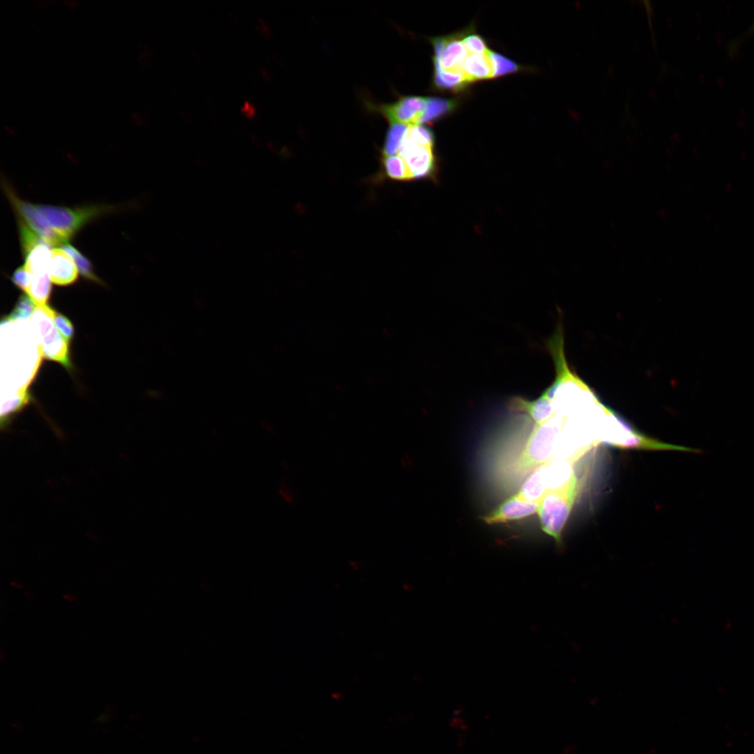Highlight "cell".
<instances>
[{
  "label": "cell",
  "mask_w": 754,
  "mask_h": 754,
  "mask_svg": "<svg viewBox=\"0 0 754 754\" xmlns=\"http://www.w3.org/2000/svg\"><path fill=\"white\" fill-rule=\"evenodd\" d=\"M508 408L514 413L527 414L535 424L546 422L556 411L554 401L544 394L531 401L522 397H512L508 402Z\"/></svg>",
  "instance_id": "30bf717a"
},
{
  "label": "cell",
  "mask_w": 754,
  "mask_h": 754,
  "mask_svg": "<svg viewBox=\"0 0 754 754\" xmlns=\"http://www.w3.org/2000/svg\"><path fill=\"white\" fill-rule=\"evenodd\" d=\"M542 424H534L519 454L508 468L515 480L526 478L538 466L550 462L554 448L566 419L556 413Z\"/></svg>",
  "instance_id": "6da1fadb"
},
{
  "label": "cell",
  "mask_w": 754,
  "mask_h": 754,
  "mask_svg": "<svg viewBox=\"0 0 754 754\" xmlns=\"http://www.w3.org/2000/svg\"><path fill=\"white\" fill-rule=\"evenodd\" d=\"M61 248L64 250L73 259L80 274L87 280L91 282L103 284L101 279L96 275L91 262L73 246L66 243Z\"/></svg>",
  "instance_id": "44dd1931"
},
{
  "label": "cell",
  "mask_w": 754,
  "mask_h": 754,
  "mask_svg": "<svg viewBox=\"0 0 754 754\" xmlns=\"http://www.w3.org/2000/svg\"><path fill=\"white\" fill-rule=\"evenodd\" d=\"M36 307L38 306L31 298L28 295L22 294L18 297L12 311L2 318L1 324L17 320L27 319L33 316L37 309Z\"/></svg>",
  "instance_id": "cb8c5ba5"
},
{
  "label": "cell",
  "mask_w": 754,
  "mask_h": 754,
  "mask_svg": "<svg viewBox=\"0 0 754 754\" xmlns=\"http://www.w3.org/2000/svg\"><path fill=\"white\" fill-rule=\"evenodd\" d=\"M754 33V22L748 29V30L743 34L738 39L734 40L728 45V50L730 54H732L737 52L741 43L744 39L748 37L750 35Z\"/></svg>",
  "instance_id": "f546056e"
},
{
  "label": "cell",
  "mask_w": 754,
  "mask_h": 754,
  "mask_svg": "<svg viewBox=\"0 0 754 754\" xmlns=\"http://www.w3.org/2000/svg\"><path fill=\"white\" fill-rule=\"evenodd\" d=\"M281 494L283 498L289 503H293L296 501V493L295 490L290 487L289 485L283 483L280 489Z\"/></svg>",
  "instance_id": "4dcf8cb0"
},
{
  "label": "cell",
  "mask_w": 754,
  "mask_h": 754,
  "mask_svg": "<svg viewBox=\"0 0 754 754\" xmlns=\"http://www.w3.org/2000/svg\"><path fill=\"white\" fill-rule=\"evenodd\" d=\"M31 401L27 387H22L17 393V397L9 399L3 403L1 408V427L6 429L11 420L20 413Z\"/></svg>",
  "instance_id": "ac0fdd59"
},
{
  "label": "cell",
  "mask_w": 754,
  "mask_h": 754,
  "mask_svg": "<svg viewBox=\"0 0 754 754\" xmlns=\"http://www.w3.org/2000/svg\"><path fill=\"white\" fill-rule=\"evenodd\" d=\"M382 170L385 177L394 181L407 182L412 177L404 159L399 156H382Z\"/></svg>",
  "instance_id": "ffe728a7"
},
{
  "label": "cell",
  "mask_w": 754,
  "mask_h": 754,
  "mask_svg": "<svg viewBox=\"0 0 754 754\" xmlns=\"http://www.w3.org/2000/svg\"><path fill=\"white\" fill-rule=\"evenodd\" d=\"M1 184L5 194L13 209L36 234L53 246L66 244L55 232L47 221L39 212L36 204L31 203L19 197L14 189L5 179H1Z\"/></svg>",
  "instance_id": "5b68a950"
},
{
  "label": "cell",
  "mask_w": 754,
  "mask_h": 754,
  "mask_svg": "<svg viewBox=\"0 0 754 754\" xmlns=\"http://www.w3.org/2000/svg\"><path fill=\"white\" fill-rule=\"evenodd\" d=\"M48 272L51 281L60 286L72 285L78 278L77 266L71 257L61 248L52 249Z\"/></svg>",
  "instance_id": "7c38bea8"
},
{
  "label": "cell",
  "mask_w": 754,
  "mask_h": 754,
  "mask_svg": "<svg viewBox=\"0 0 754 754\" xmlns=\"http://www.w3.org/2000/svg\"><path fill=\"white\" fill-rule=\"evenodd\" d=\"M64 597H66L65 598L67 599L68 600H71V601L74 600L73 596H70L68 594L66 595Z\"/></svg>",
  "instance_id": "836d02e7"
},
{
  "label": "cell",
  "mask_w": 754,
  "mask_h": 754,
  "mask_svg": "<svg viewBox=\"0 0 754 754\" xmlns=\"http://www.w3.org/2000/svg\"><path fill=\"white\" fill-rule=\"evenodd\" d=\"M463 34L431 39L434 50V62L446 71L462 73L468 51L462 41Z\"/></svg>",
  "instance_id": "8992f818"
},
{
  "label": "cell",
  "mask_w": 754,
  "mask_h": 754,
  "mask_svg": "<svg viewBox=\"0 0 754 754\" xmlns=\"http://www.w3.org/2000/svg\"><path fill=\"white\" fill-rule=\"evenodd\" d=\"M434 63V84L437 89L458 92L470 83L462 73L444 71L438 63Z\"/></svg>",
  "instance_id": "2e32d148"
},
{
  "label": "cell",
  "mask_w": 754,
  "mask_h": 754,
  "mask_svg": "<svg viewBox=\"0 0 754 754\" xmlns=\"http://www.w3.org/2000/svg\"><path fill=\"white\" fill-rule=\"evenodd\" d=\"M609 445L623 450H674L693 454L704 453L701 449L659 441L642 434L635 428L630 431L628 438L623 442L610 443Z\"/></svg>",
  "instance_id": "8fae6325"
},
{
  "label": "cell",
  "mask_w": 754,
  "mask_h": 754,
  "mask_svg": "<svg viewBox=\"0 0 754 754\" xmlns=\"http://www.w3.org/2000/svg\"><path fill=\"white\" fill-rule=\"evenodd\" d=\"M10 279L16 287L27 293L31 283L33 275L23 265L15 269Z\"/></svg>",
  "instance_id": "f1b7e54d"
},
{
  "label": "cell",
  "mask_w": 754,
  "mask_h": 754,
  "mask_svg": "<svg viewBox=\"0 0 754 754\" xmlns=\"http://www.w3.org/2000/svg\"><path fill=\"white\" fill-rule=\"evenodd\" d=\"M36 205L66 244L90 222L117 210L116 207L110 205H89L73 207L45 204Z\"/></svg>",
  "instance_id": "3957f363"
},
{
  "label": "cell",
  "mask_w": 754,
  "mask_h": 754,
  "mask_svg": "<svg viewBox=\"0 0 754 754\" xmlns=\"http://www.w3.org/2000/svg\"><path fill=\"white\" fill-rule=\"evenodd\" d=\"M50 314L54 327L61 335L69 343L74 336V327L71 321L64 315L50 309Z\"/></svg>",
  "instance_id": "4316f807"
},
{
  "label": "cell",
  "mask_w": 754,
  "mask_h": 754,
  "mask_svg": "<svg viewBox=\"0 0 754 754\" xmlns=\"http://www.w3.org/2000/svg\"><path fill=\"white\" fill-rule=\"evenodd\" d=\"M427 98L417 96H400L396 101L378 107V110L391 124L418 125L424 113Z\"/></svg>",
  "instance_id": "52a82bcc"
},
{
  "label": "cell",
  "mask_w": 754,
  "mask_h": 754,
  "mask_svg": "<svg viewBox=\"0 0 754 754\" xmlns=\"http://www.w3.org/2000/svg\"><path fill=\"white\" fill-rule=\"evenodd\" d=\"M462 41L471 54H485L488 52L486 42L481 36L475 33L463 34Z\"/></svg>",
  "instance_id": "83f0119b"
},
{
  "label": "cell",
  "mask_w": 754,
  "mask_h": 754,
  "mask_svg": "<svg viewBox=\"0 0 754 754\" xmlns=\"http://www.w3.org/2000/svg\"><path fill=\"white\" fill-rule=\"evenodd\" d=\"M434 141V133L429 128L419 124L409 125L401 145H418L433 148Z\"/></svg>",
  "instance_id": "7402d4cb"
},
{
  "label": "cell",
  "mask_w": 754,
  "mask_h": 754,
  "mask_svg": "<svg viewBox=\"0 0 754 754\" xmlns=\"http://www.w3.org/2000/svg\"><path fill=\"white\" fill-rule=\"evenodd\" d=\"M398 153L404 159L412 179H427L434 175L436 161L433 148L401 145Z\"/></svg>",
  "instance_id": "ba28073f"
},
{
  "label": "cell",
  "mask_w": 754,
  "mask_h": 754,
  "mask_svg": "<svg viewBox=\"0 0 754 754\" xmlns=\"http://www.w3.org/2000/svg\"><path fill=\"white\" fill-rule=\"evenodd\" d=\"M50 309L51 306L48 305L38 306L33 316V322L40 334L39 355L41 357L61 364L71 371L73 364L70 359L68 342L54 328Z\"/></svg>",
  "instance_id": "277c9868"
},
{
  "label": "cell",
  "mask_w": 754,
  "mask_h": 754,
  "mask_svg": "<svg viewBox=\"0 0 754 754\" xmlns=\"http://www.w3.org/2000/svg\"><path fill=\"white\" fill-rule=\"evenodd\" d=\"M241 111L246 117H251L256 114V109L251 103L245 101L241 108Z\"/></svg>",
  "instance_id": "1f68e13d"
},
{
  "label": "cell",
  "mask_w": 754,
  "mask_h": 754,
  "mask_svg": "<svg viewBox=\"0 0 754 754\" xmlns=\"http://www.w3.org/2000/svg\"><path fill=\"white\" fill-rule=\"evenodd\" d=\"M457 106V101L452 99L438 97L427 98L425 110L419 125L437 121L451 113Z\"/></svg>",
  "instance_id": "e0dca14e"
},
{
  "label": "cell",
  "mask_w": 754,
  "mask_h": 754,
  "mask_svg": "<svg viewBox=\"0 0 754 754\" xmlns=\"http://www.w3.org/2000/svg\"><path fill=\"white\" fill-rule=\"evenodd\" d=\"M538 506V503L522 500L514 494L481 519L489 525L507 523L537 513Z\"/></svg>",
  "instance_id": "9c48e42d"
},
{
  "label": "cell",
  "mask_w": 754,
  "mask_h": 754,
  "mask_svg": "<svg viewBox=\"0 0 754 754\" xmlns=\"http://www.w3.org/2000/svg\"><path fill=\"white\" fill-rule=\"evenodd\" d=\"M549 465L548 462L534 469L515 494L522 500L539 503L549 489Z\"/></svg>",
  "instance_id": "4fadbf2b"
},
{
  "label": "cell",
  "mask_w": 754,
  "mask_h": 754,
  "mask_svg": "<svg viewBox=\"0 0 754 754\" xmlns=\"http://www.w3.org/2000/svg\"><path fill=\"white\" fill-rule=\"evenodd\" d=\"M462 73L470 83L476 80L492 78L493 69L487 53L468 55L462 65Z\"/></svg>",
  "instance_id": "5bb4252c"
},
{
  "label": "cell",
  "mask_w": 754,
  "mask_h": 754,
  "mask_svg": "<svg viewBox=\"0 0 754 754\" xmlns=\"http://www.w3.org/2000/svg\"><path fill=\"white\" fill-rule=\"evenodd\" d=\"M408 127L404 124H391L386 133L382 156H392L398 152Z\"/></svg>",
  "instance_id": "603a6c76"
},
{
  "label": "cell",
  "mask_w": 754,
  "mask_h": 754,
  "mask_svg": "<svg viewBox=\"0 0 754 754\" xmlns=\"http://www.w3.org/2000/svg\"><path fill=\"white\" fill-rule=\"evenodd\" d=\"M257 29L263 34H267L269 32L265 22L262 19L258 20L257 22Z\"/></svg>",
  "instance_id": "d6a6232c"
},
{
  "label": "cell",
  "mask_w": 754,
  "mask_h": 754,
  "mask_svg": "<svg viewBox=\"0 0 754 754\" xmlns=\"http://www.w3.org/2000/svg\"><path fill=\"white\" fill-rule=\"evenodd\" d=\"M487 55L491 61L493 69V77H498L521 71L522 67L515 61L491 50Z\"/></svg>",
  "instance_id": "484cf974"
},
{
  "label": "cell",
  "mask_w": 754,
  "mask_h": 754,
  "mask_svg": "<svg viewBox=\"0 0 754 754\" xmlns=\"http://www.w3.org/2000/svg\"><path fill=\"white\" fill-rule=\"evenodd\" d=\"M52 251L51 245L47 242L38 244L24 256V265L33 276L49 273Z\"/></svg>",
  "instance_id": "9a60e30c"
},
{
  "label": "cell",
  "mask_w": 754,
  "mask_h": 754,
  "mask_svg": "<svg viewBox=\"0 0 754 754\" xmlns=\"http://www.w3.org/2000/svg\"><path fill=\"white\" fill-rule=\"evenodd\" d=\"M52 292L49 273L34 275L31 283L27 292L37 306L47 305Z\"/></svg>",
  "instance_id": "d6986e66"
},
{
  "label": "cell",
  "mask_w": 754,
  "mask_h": 754,
  "mask_svg": "<svg viewBox=\"0 0 754 754\" xmlns=\"http://www.w3.org/2000/svg\"><path fill=\"white\" fill-rule=\"evenodd\" d=\"M17 217L20 244L22 253L24 256L36 246L47 242L36 234L20 217L17 216Z\"/></svg>",
  "instance_id": "d4e9b609"
},
{
  "label": "cell",
  "mask_w": 754,
  "mask_h": 754,
  "mask_svg": "<svg viewBox=\"0 0 754 754\" xmlns=\"http://www.w3.org/2000/svg\"><path fill=\"white\" fill-rule=\"evenodd\" d=\"M575 473L561 485L548 489L538 506L537 514L542 531L552 537L556 545L563 544L562 532L580 490Z\"/></svg>",
  "instance_id": "7a4b0ae2"
}]
</instances>
